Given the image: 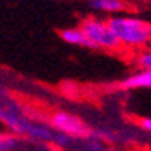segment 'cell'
<instances>
[{"mask_svg": "<svg viewBox=\"0 0 151 151\" xmlns=\"http://www.w3.org/2000/svg\"><path fill=\"white\" fill-rule=\"evenodd\" d=\"M126 90H141V88H151V70L139 68L138 71L126 76L121 83Z\"/></svg>", "mask_w": 151, "mask_h": 151, "instance_id": "6", "label": "cell"}, {"mask_svg": "<svg viewBox=\"0 0 151 151\" xmlns=\"http://www.w3.org/2000/svg\"><path fill=\"white\" fill-rule=\"evenodd\" d=\"M48 124L57 133L67 134L70 138H86L90 134L88 126L78 116L71 115L68 111H55L48 118Z\"/></svg>", "mask_w": 151, "mask_h": 151, "instance_id": "4", "label": "cell"}, {"mask_svg": "<svg viewBox=\"0 0 151 151\" xmlns=\"http://www.w3.org/2000/svg\"><path fill=\"white\" fill-rule=\"evenodd\" d=\"M115 151H116V150H115Z\"/></svg>", "mask_w": 151, "mask_h": 151, "instance_id": "12", "label": "cell"}, {"mask_svg": "<svg viewBox=\"0 0 151 151\" xmlns=\"http://www.w3.org/2000/svg\"><path fill=\"white\" fill-rule=\"evenodd\" d=\"M18 145V136L14 133H7L4 138H2V141H0V151H12L15 150Z\"/></svg>", "mask_w": 151, "mask_h": 151, "instance_id": "8", "label": "cell"}, {"mask_svg": "<svg viewBox=\"0 0 151 151\" xmlns=\"http://www.w3.org/2000/svg\"><path fill=\"white\" fill-rule=\"evenodd\" d=\"M60 38L68 45H75V47H83V48H90V50H96L95 45L86 38V35L83 33L80 27L78 28H63L60 32Z\"/></svg>", "mask_w": 151, "mask_h": 151, "instance_id": "5", "label": "cell"}, {"mask_svg": "<svg viewBox=\"0 0 151 151\" xmlns=\"http://www.w3.org/2000/svg\"><path fill=\"white\" fill-rule=\"evenodd\" d=\"M0 123L9 129V133H14L17 136H30L43 141L55 139V129L32 123L22 115H18L15 110H10L7 106H0Z\"/></svg>", "mask_w": 151, "mask_h": 151, "instance_id": "2", "label": "cell"}, {"mask_svg": "<svg viewBox=\"0 0 151 151\" xmlns=\"http://www.w3.org/2000/svg\"><path fill=\"white\" fill-rule=\"evenodd\" d=\"M80 28L86 35L96 50H118L121 43L118 42L116 35L113 33L111 27L108 25V20L101 18H85Z\"/></svg>", "mask_w": 151, "mask_h": 151, "instance_id": "3", "label": "cell"}, {"mask_svg": "<svg viewBox=\"0 0 151 151\" xmlns=\"http://www.w3.org/2000/svg\"><path fill=\"white\" fill-rule=\"evenodd\" d=\"M108 25L111 27L121 45L138 48L151 42V23L143 18L116 15V17L108 18Z\"/></svg>", "mask_w": 151, "mask_h": 151, "instance_id": "1", "label": "cell"}, {"mask_svg": "<svg viewBox=\"0 0 151 151\" xmlns=\"http://www.w3.org/2000/svg\"><path fill=\"white\" fill-rule=\"evenodd\" d=\"M86 4L90 9L98 10V12H106V14H120L126 7L123 0H88Z\"/></svg>", "mask_w": 151, "mask_h": 151, "instance_id": "7", "label": "cell"}, {"mask_svg": "<svg viewBox=\"0 0 151 151\" xmlns=\"http://www.w3.org/2000/svg\"><path fill=\"white\" fill-rule=\"evenodd\" d=\"M5 136V133H4V131H0V141H2V138H4Z\"/></svg>", "mask_w": 151, "mask_h": 151, "instance_id": "11", "label": "cell"}, {"mask_svg": "<svg viewBox=\"0 0 151 151\" xmlns=\"http://www.w3.org/2000/svg\"><path fill=\"white\" fill-rule=\"evenodd\" d=\"M138 124H139V128H141L143 131H146V133H150V134H151V116H145V118H139Z\"/></svg>", "mask_w": 151, "mask_h": 151, "instance_id": "10", "label": "cell"}, {"mask_svg": "<svg viewBox=\"0 0 151 151\" xmlns=\"http://www.w3.org/2000/svg\"><path fill=\"white\" fill-rule=\"evenodd\" d=\"M136 63L139 68H146V70H151V50H145L138 55Z\"/></svg>", "mask_w": 151, "mask_h": 151, "instance_id": "9", "label": "cell"}]
</instances>
